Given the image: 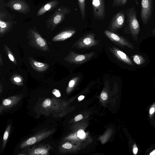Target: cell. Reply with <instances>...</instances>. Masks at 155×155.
<instances>
[{
    "instance_id": "obj_1",
    "label": "cell",
    "mask_w": 155,
    "mask_h": 155,
    "mask_svg": "<svg viewBox=\"0 0 155 155\" xmlns=\"http://www.w3.org/2000/svg\"><path fill=\"white\" fill-rule=\"evenodd\" d=\"M71 12V10L63 6L55 9L54 13L49 17L46 21L48 28L54 29L65 18V16Z\"/></svg>"
},
{
    "instance_id": "obj_2",
    "label": "cell",
    "mask_w": 155,
    "mask_h": 155,
    "mask_svg": "<svg viewBox=\"0 0 155 155\" xmlns=\"http://www.w3.org/2000/svg\"><path fill=\"white\" fill-rule=\"evenodd\" d=\"M126 14L127 21L130 33L133 37L137 41L140 30L139 24L137 18V12L133 7L127 9Z\"/></svg>"
},
{
    "instance_id": "obj_3",
    "label": "cell",
    "mask_w": 155,
    "mask_h": 155,
    "mask_svg": "<svg viewBox=\"0 0 155 155\" xmlns=\"http://www.w3.org/2000/svg\"><path fill=\"white\" fill-rule=\"evenodd\" d=\"M16 21L11 15L2 4H0V30L1 34L10 30Z\"/></svg>"
},
{
    "instance_id": "obj_4",
    "label": "cell",
    "mask_w": 155,
    "mask_h": 155,
    "mask_svg": "<svg viewBox=\"0 0 155 155\" xmlns=\"http://www.w3.org/2000/svg\"><path fill=\"white\" fill-rule=\"evenodd\" d=\"M0 4L12 10L26 15L31 11L29 5L25 0H9L7 2Z\"/></svg>"
},
{
    "instance_id": "obj_5",
    "label": "cell",
    "mask_w": 155,
    "mask_h": 155,
    "mask_svg": "<svg viewBox=\"0 0 155 155\" xmlns=\"http://www.w3.org/2000/svg\"><path fill=\"white\" fill-rule=\"evenodd\" d=\"M55 129L45 130L37 133L21 143L20 148L22 149L34 144L47 138L55 131Z\"/></svg>"
},
{
    "instance_id": "obj_6",
    "label": "cell",
    "mask_w": 155,
    "mask_h": 155,
    "mask_svg": "<svg viewBox=\"0 0 155 155\" xmlns=\"http://www.w3.org/2000/svg\"><path fill=\"white\" fill-rule=\"evenodd\" d=\"M153 0H141V18L144 24H147L152 15Z\"/></svg>"
},
{
    "instance_id": "obj_7",
    "label": "cell",
    "mask_w": 155,
    "mask_h": 155,
    "mask_svg": "<svg viewBox=\"0 0 155 155\" xmlns=\"http://www.w3.org/2000/svg\"><path fill=\"white\" fill-rule=\"evenodd\" d=\"M94 54V52H92L88 54H79L72 51L65 58V60L71 63L80 64L89 61Z\"/></svg>"
},
{
    "instance_id": "obj_8",
    "label": "cell",
    "mask_w": 155,
    "mask_h": 155,
    "mask_svg": "<svg viewBox=\"0 0 155 155\" xmlns=\"http://www.w3.org/2000/svg\"><path fill=\"white\" fill-rule=\"evenodd\" d=\"M95 35L90 33L85 35L79 39L74 44L73 46L77 48H87L94 46L97 44L95 39Z\"/></svg>"
},
{
    "instance_id": "obj_9",
    "label": "cell",
    "mask_w": 155,
    "mask_h": 155,
    "mask_svg": "<svg viewBox=\"0 0 155 155\" xmlns=\"http://www.w3.org/2000/svg\"><path fill=\"white\" fill-rule=\"evenodd\" d=\"M93 14L94 18L103 20L105 17L104 0H91Z\"/></svg>"
},
{
    "instance_id": "obj_10",
    "label": "cell",
    "mask_w": 155,
    "mask_h": 155,
    "mask_svg": "<svg viewBox=\"0 0 155 155\" xmlns=\"http://www.w3.org/2000/svg\"><path fill=\"white\" fill-rule=\"evenodd\" d=\"M104 33L111 41L118 45L126 46L132 49H134L133 44L123 37L108 30H105Z\"/></svg>"
},
{
    "instance_id": "obj_11",
    "label": "cell",
    "mask_w": 155,
    "mask_h": 155,
    "mask_svg": "<svg viewBox=\"0 0 155 155\" xmlns=\"http://www.w3.org/2000/svg\"><path fill=\"white\" fill-rule=\"evenodd\" d=\"M125 21L124 12L119 11L112 18L109 25V29L111 31H115L122 28Z\"/></svg>"
},
{
    "instance_id": "obj_12",
    "label": "cell",
    "mask_w": 155,
    "mask_h": 155,
    "mask_svg": "<svg viewBox=\"0 0 155 155\" xmlns=\"http://www.w3.org/2000/svg\"><path fill=\"white\" fill-rule=\"evenodd\" d=\"M22 97V95H15L3 100L0 106V113L3 110L9 109L15 106L21 101Z\"/></svg>"
},
{
    "instance_id": "obj_13",
    "label": "cell",
    "mask_w": 155,
    "mask_h": 155,
    "mask_svg": "<svg viewBox=\"0 0 155 155\" xmlns=\"http://www.w3.org/2000/svg\"><path fill=\"white\" fill-rule=\"evenodd\" d=\"M52 147L49 144L41 145L33 147L28 150V154L30 155H49L50 151Z\"/></svg>"
},
{
    "instance_id": "obj_14",
    "label": "cell",
    "mask_w": 155,
    "mask_h": 155,
    "mask_svg": "<svg viewBox=\"0 0 155 155\" xmlns=\"http://www.w3.org/2000/svg\"><path fill=\"white\" fill-rule=\"evenodd\" d=\"M59 3V1L58 0H52L48 2L38 10L36 15L41 16L46 12L52 11L58 6Z\"/></svg>"
},
{
    "instance_id": "obj_15",
    "label": "cell",
    "mask_w": 155,
    "mask_h": 155,
    "mask_svg": "<svg viewBox=\"0 0 155 155\" xmlns=\"http://www.w3.org/2000/svg\"><path fill=\"white\" fill-rule=\"evenodd\" d=\"M109 48L111 52L120 60L128 65H132V62L130 59L123 52L114 46Z\"/></svg>"
},
{
    "instance_id": "obj_16",
    "label": "cell",
    "mask_w": 155,
    "mask_h": 155,
    "mask_svg": "<svg viewBox=\"0 0 155 155\" xmlns=\"http://www.w3.org/2000/svg\"><path fill=\"white\" fill-rule=\"evenodd\" d=\"M76 31L74 29H68L62 31L53 38V41H62L69 38L73 35Z\"/></svg>"
},
{
    "instance_id": "obj_17",
    "label": "cell",
    "mask_w": 155,
    "mask_h": 155,
    "mask_svg": "<svg viewBox=\"0 0 155 155\" xmlns=\"http://www.w3.org/2000/svg\"><path fill=\"white\" fill-rule=\"evenodd\" d=\"M31 63L32 67L38 71H44L48 67V65L46 64L31 60Z\"/></svg>"
},
{
    "instance_id": "obj_18",
    "label": "cell",
    "mask_w": 155,
    "mask_h": 155,
    "mask_svg": "<svg viewBox=\"0 0 155 155\" xmlns=\"http://www.w3.org/2000/svg\"><path fill=\"white\" fill-rule=\"evenodd\" d=\"M11 124L9 125L7 127L4 133L3 138V142L2 144V149L3 150H4L5 147L11 130Z\"/></svg>"
},
{
    "instance_id": "obj_19",
    "label": "cell",
    "mask_w": 155,
    "mask_h": 155,
    "mask_svg": "<svg viewBox=\"0 0 155 155\" xmlns=\"http://www.w3.org/2000/svg\"><path fill=\"white\" fill-rule=\"evenodd\" d=\"M134 62L137 65H141L144 64L146 61L144 58L141 55L138 54H135L132 57Z\"/></svg>"
},
{
    "instance_id": "obj_20",
    "label": "cell",
    "mask_w": 155,
    "mask_h": 155,
    "mask_svg": "<svg viewBox=\"0 0 155 155\" xmlns=\"http://www.w3.org/2000/svg\"><path fill=\"white\" fill-rule=\"evenodd\" d=\"M81 17L84 20L85 17V0H78Z\"/></svg>"
},
{
    "instance_id": "obj_21",
    "label": "cell",
    "mask_w": 155,
    "mask_h": 155,
    "mask_svg": "<svg viewBox=\"0 0 155 155\" xmlns=\"http://www.w3.org/2000/svg\"><path fill=\"white\" fill-rule=\"evenodd\" d=\"M79 77H76L73 78L69 82L67 91H69L70 89L73 88L78 80H79Z\"/></svg>"
},
{
    "instance_id": "obj_22",
    "label": "cell",
    "mask_w": 155,
    "mask_h": 155,
    "mask_svg": "<svg viewBox=\"0 0 155 155\" xmlns=\"http://www.w3.org/2000/svg\"><path fill=\"white\" fill-rule=\"evenodd\" d=\"M127 0H114L113 3V7L123 6L127 3Z\"/></svg>"
},
{
    "instance_id": "obj_23",
    "label": "cell",
    "mask_w": 155,
    "mask_h": 155,
    "mask_svg": "<svg viewBox=\"0 0 155 155\" xmlns=\"http://www.w3.org/2000/svg\"><path fill=\"white\" fill-rule=\"evenodd\" d=\"M77 136L80 139L83 140L86 137V134L84 131L82 129L79 130L77 132Z\"/></svg>"
},
{
    "instance_id": "obj_24",
    "label": "cell",
    "mask_w": 155,
    "mask_h": 155,
    "mask_svg": "<svg viewBox=\"0 0 155 155\" xmlns=\"http://www.w3.org/2000/svg\"><path fill=\"white\" fill-rule=\"evenodd\" d=\"M52 93L57 97H59L61 96V94L59 91L57 89H54L53 90Z\"/></svg>"
},
{
    "instance_id": "obj_25",
    "label": "cell",
    "mask_w": 155,
    "mask_h": 155,
    "mask_svg": "<svg viewBox=\"0 0 155 155\" xmlns=\"http://www.w3.org/2000/svg\"><path fill=\"white\" fill-rule=\"evenodd\" d=\"M62 147L64 149H69L72 148V145L70 143L67 142L63 144Z\"/></svg>"
},
{
    "instance_id": "obj_26",
    "label": "cell",
    "mask_w": 155,
    "mask_h": 155,
    "mask_svg": "<svg viewBox=\"0 0 155 155\" xmlns=\"http://www.w3.org/2000/svg\"><path fill=\"white\" fill-rule=\"evenodd\" d=\"M101 97L104 100H106L108 97L107 94L105 92H103L101 93Z\"/></svg>"
},
{
    "instance_id": "obj_27",
    "label": "cell",
    "mask_w": 155,
    "mask_h": 155,
    "mask_svg": "<svg viewBox=\"0 0 155 155\" xmlns=\"http://www.w3.org/2000/svg\"><path fill=\"white\" fill-rule=\"evenodd\" d=\"M155 110V103H154L151 107L149 110V114L150 115L153 114Z\"/></svg>"
},
{
    "instance_id": "obj_28",
    "label": "cell",
    "mask_w": 155,
    "mask_h": 155,
    "mask_svg": "<svg viewBox=\"0 0 155 155\" xmlns=\"http://www.w3.org/2000/svg\"><path fill=\"white\" fill-rule=\"evenodd\" d=\"M82 115L81 114H79L75 117L74 120L75 121H78L82 119Z\"/></svg>"
},
{
    "instance_id": "obj_29",
    "label": "cell",
    "mask_w": 155,
    "mask_h": 155,
    "mask_svg": "<svg viewBox=\"0 0 155 155\" xmlns=\"http://www.w3.org/2000/svg\"><path fill=\"white\" fill-rule=\"evenodd\" d=\"M138 148L135 144H134V148L133 149V152L134 154H136L138 152Z\"/></svg>"
},
{
    "instance_id": "obj_30",
    "label": "cell",
    "mask_w": 155,
    "mask_h": 155,
    "mask_svg": "<svg viewBox=\"0 0 155 155\" xmlns=\"http://www.w3.org/2000/svg\"><path fill=\"white\" fill-rule=\"evenodd\" d=\"M8 57L10 60L14 62L15 61V59L13 55L11 53H8Z\"/></svg>"
},
{
    "instance_id": "obj_31",
    "label": "cell",
    "mask_w": 155,
    "mask_h": 155,
    "mask_svg": "<svg viewBox=\"0 0 155 155\" xmlns=\"http://www.w3.org/2000/svg\"><path fill=\"white\" fill-rule=\"evenodd\" d=\"M14 79L15 81L16 82H19L21 81V79L18 77H15L14 78Z\"/></svg>"
},
{
    "instance_id": "obj_32",
    "label": "cell",
    "mask_w": 155,
    "mask_h": 155,
    "mask_svg": "<svg viewBox=\"0 0 155 155\" xmlns=\"http://www.w3.org/2000/svg\"><path fill=\"white\" fill-rule=\"evenodd\" d=\"M84 96L83 95H81L78 97V100L81 101L83 100L84 98Z\"/></svg>"
},
{
    "instance_id": "obj_33",
    "label": "cell",
    "mask_w": 155,
    "mask_h": 155,
    "mask_svg": "<svg viewBox=\"0 0 155 155\" xmlns=\"http://www.w3.org/2000/svg\"><path fill=\"white\" fill-rule=\"evenodd\" d=\"M150 155H155V150H153V151L151 152L149 154Z\"/></svg>"
},
{
    "instance_id": "obj_34",
    "label": "cell",
    "mask_w": 155,
    "mask_h": 155,
    "mask_svg": "<svg viewBox=\"0 0 155 155\" xmlns=\"http://www.w3.org/2000/svg\"><path fill=\"white\" fill-rule=\"evenodd\" d=\"M152 33L153 35H155V29L153 30Z\"/></svg>"
},
{
    "instance_id": "obj_35",
    "label": "cell",
    "mask_w": 155,
    "mask_h": 155,
    "mask_svg": "<svg viewBox=\"0 0 155 155\" xmlns=\"http://www.w3.org/2000/svg\"><path fill=\"white\" fill-rule=\"evenodd\" d=\"M4 0H0V4L3 3V2Z\"/></svg>"
}]
</instances>
